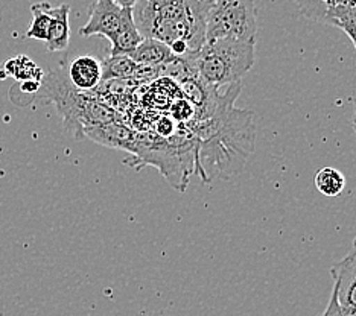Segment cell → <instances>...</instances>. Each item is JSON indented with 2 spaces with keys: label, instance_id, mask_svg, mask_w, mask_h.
Here are the masks:
<instances>
[{
  "label": "cell",
  "instance_id": "obj_8",
  "mask_svg": "<svg viewBox=\"0 0 356 316\" xmlns=\"http://www.w3.org/2000/svg\"><path fill=\"white\" fill-rule=\"evenodd\" d=\"M67 78L78 90L93 92L102 83V64L92 55L76 56L69 64Z\"/></svg>",
  "mask_w": 356,
  "mask_h": 316
},
{
  "label": "cell",
  "instance_id": "obj_4",
  "mask_svg": "<svg viewBox=\"0 0 356 316\" xmlns=\"http://www.w3.org/2000/svg\"><path fill=\"white\" fill-rule=\"evenodd\" d=\"M254 46L232 38H215L207 40L200 51L184 56L201 79L220 88L241 83L252 70L256 60Z\"/></svg>",
  "mask_w": 356,
  "mask_h": 316
},
{
  "label": "cell",
  "instance_id": "obj_15",
  "mask_svg": "<svg viewBox=\"0 0 356 316\" xmlns=\"http://www.w3.org/2000/svg\"><path fill=\"white\" fill-rule=\"evenodd\" d=\"M315 188L325 197H338L346 188V178L334 167H323L315 174Z\"/></svg>",
  "mask_w": 356,
  "mask_h": 316
},
{
  "label": "cell",
  "instance_id": "obj_6",
  "mask_svg": "<svg viewBox=\"0 0 356 316\" xmlns=\"http://www.w3.org/2000/svg\"><path fill=\"white\" fill-rule=\"evenodd\" d=\"M257 10L254 0H213L207 14L206 42L232 38L256 44Z\"/></svg>",
  "mask_w": 356,
  "mask_h": 316
},
{
  "label": "cell",
  "instance_id": "obj_20",
  "mask_svg": "<svg viewBox=\"0 0 356 316\" xmlns=\"http://www.w3.org/2000/svg\"><path fill=\"white\" fill-rule=\"evenodd\" d=\"M115 2L119 5V6H122V8H134V5L139 2V0H115Z\"/></svg>",
  "mask_w": 356,
  "mask_h": 316
},
{
  "label": "cell",
  "instance_id": "obj_7",
  "mask_svg": "<svg viewBox=\"0 0 356 316\" xmlns=\"http://www.w3.org/2000/svg\"><path fill=\"white\" fill-rule=\"evenodd\" d=\"M334 278L330 299L326 309L347 313L356 309V239L352 249L337 265L330 267Z\"/></svg>",
  "mask_w": 356,
  "mask_h": 316
},
{
  "label": "cell",
  "instance_id": "obj_10",
  "mask_svg": "<svg viewBox=\"0 0 356 316\" xmlns=\"http://www.w3.org/2000/svg\"><path fill=\"white\" fill-rule=\"evenodd\" d=\"M84 137H90L93 142L108 146V148L131 149L133 144V133L125 126L115 125L113 122L107 125L86 129Z\"/></svg>",
  "mask_w": 356,
  "mask_h": 316
},
{
  "label": "cell",
  "instance_id": "obj_21",
  "mask_svg": "<svg viewBox=\"0 0 356 316\" xmlns=\"http://www.w3.org/2000/svg\"><path fill=\"white\" fill-rule=\"evenodd\" d=\"M204 2H210V3H212V2H213V0H204Z\"/></svg>",
  "mask_w": 356,
  "mask_h": 316
},
{
  "label": "cell",
  "instance_id": "obj_13",
  "mask_svg": "<svg viewBox=\"0 0 356 316\" xmlns=\"http://www.w3.org/2000/svg\"><path fill=\"white\" fill-rule=\"evenodd\" d=\"M294 3L302 15L317 23L321 15L332 8H347L356 11V0H294Z\"/></svg>",
  "mask_w": 356,
  "mask_h": 316
},
{
  "label": "cell",
  "instance_id": "obj_12",
  "mask_svg": "<svg viewBox=\"0 0 356 316\" xmlns=\"http://www.w3.org/2000/svg\"><path fill=\"white\" fill-rule=\"evenodd\" d=\"M104 81L131 79L137 70V63L128 55H108L101 61Z\"/></svg>",
  "mask_w": 356,
  "mask_h": 316
},
{
  "label": "cell",
  "instance_id": "obj_2",
  "mask_svg": "<svg viewBox=\"0 0 356 316\" xmlns=\"http://www.w3.org/2000/svg\"><path fill=\"white\" fill-rule=\"evenodd\" d=\"M210 2L204 0H139L133 17L143 38H154L171 47L186 43L197 52L206 43Z\"/></svg>",
  "mask_w": 356,
  "mask_h": 316
},
{
  "label": "cell",
  "instance_id": "obj_5",
  "mask_svg": "<svg viewBox=\"0 0 356 316\" xmlns=\"http://www.w3.org/2000/svg\"><path fill=\"white\" fill-rule=\"evenodd\" d=\"M79 35L84 38L101 35L110 40V55L128 56L143 40L134 23L131 8L119 6L115 0H95L88 10L87 23L79 29Z\"/></svg>",
  "mask_w": 356,
  "mask_h": 316
},
{
  "label": "cell",
  "instance_id": "obj_11",
  "mask_svg": "<svg viewBox=\"0 0 356 316\" xmlns=\"http://www.w3.org/2000/svg\"><path fill=\"white\" fill-rule=\"evenodd\" d=\"M137 64H147V66H163V64L174 60V53L169 46L157 42L154 38H143L142 43L134 49L129 55Z\"/></svg>",
  "mask_w": 356,
  "mask_h": 316
},
{
  "label": "cell",
  "instance_id": "obj_3",
  "mask_svg": "<svg viewBox=\"0 0 356 316\" xmlns=\"http://www.w3.org/2000/svg\"><path fill=\"white\" fill-rule=\"evenodd\" d=\"M35 94L55 105L64 126L75 139H83L86 129L111 124L115 119V113L93 97L92 92H81L72 85L63 70L44 75L42 87Z\"/></svg>",
  "mask_w": 356,
  "mask_h": 316
},
{
  "label": "cell",
  "instance_id": "obj_17",
  "mask_svg": "<svg viewBox=\"0 0 356 316\" xmlns=\"http://www.w3.org/2000/svg\"><path fill=\"white\" fill-rule=\"evenodd\" d=\"M172 116L178 122H189L195 116V108H193V105L188 99H180L174 103Z\"/></svg>",
  "mask_w": 356,
  "mask_h": 316
},
{
  "label": "cell",
  "instance_id": "obj_16",
  "mask_svg": "<svg viewBox=\"0 0 356 316\" xmlns=\"http://www.w3.org/2000/svg\"><path fill=\"white\" fill-rule=\"evenodd\" d=\"M5 70L10 76H14L19 83H23V81H29V79H35V81H42L44 76V72L40 69L34 61H31L28 56H17V58L8 60L5 64Z\"/></svg>",
  "mask_w": 356,
  "mask_h": 316
},
{
  "label": "cell",
  "instance_id": "obj_19",
  "mask_svg": "<svg viewBox=\"0 0 356 316\" xmlns=\"http://www.w3.org/2000/svg\"><path fill=\"white\" fill-rule=\"evenodd\" d=\"M157 129H159V134L160 135H169V134L174 131L172 120L171 119H163V122H161V124H159Z\"/></svg>",
  "mask_w": 356,
  "mask_h": 316
},
{
  "label": "cell",
  "instance_id": "obj_18",
  "mask_svg": "<svg viewBox=\"0 0 356 316\" xmlns=\"http://www.w3.org/2000/svg\"><path fill=\"white\" fill-rule=\"evenodd\" d=\"M40 87H42V81H35V79L23 81V83H20L22 92L26 94H35L40 90Z\"/></svg>",
  "mask_w": 356,
  "mask_h": 316
},
{
  "label": "cell",
  "instance_id": "obj_14",
  "mask_svg": "<svg viewBox=\"0 0 356 316\" xmlns=\"http://www.w3.org/2000/svg\"><path fill=\"white\" fill-rule=\"evenodd\" d=\"M51 3L46 2H37L31 6V14H32V22L31 26L26 31L25 38H32V40H42V42H46L47 34H49V28H51Z\"/></svg>",
  "mask_w": 356,
  "mask_h": 316
},
{
  "label": "cell",
  "instance_id": "obj_9",
  "mask_svg": "<svg viewBox=\"0 0 356 316\" xmlns=\"http://www.w3.org/2000/svg\"><path fill=\"white\" fill-rule=\"evenodd\" d=\"M51 28L46 40V49L49 52L66 51L70 42L69 14L70 5L63 3L60 6H51Z\"/></svg>",
  "mask_w": 356,
  "mask_h": 316
},
{
  "label": "cell",
  "instance_id": "obj_1",
  "mask_svg": "<svg viewBox=\"0 0 356 316\" xmlns=\"http://www.w3.org/2000/svg\"><path fill=\"white\" fill-rule=\"evenodd\" d=\"M241 83L220 94L213 110L195 122L197 174L204 183L239 174L254 149L256 124L252 111L234 108Z\"/></svg>",
  "mask_w": 356,
  "mask_h": 316
}]
</instances>
